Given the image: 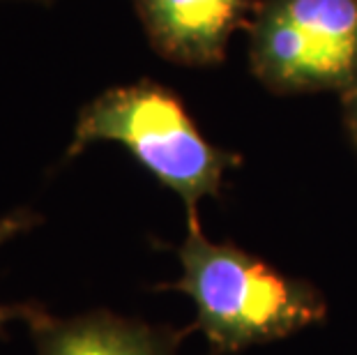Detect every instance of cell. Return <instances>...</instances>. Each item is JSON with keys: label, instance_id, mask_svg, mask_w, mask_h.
I'll return each mask as SVG.
<instances>
[{"label": "cell", "instance_id": "6da1fadb", "mask_svg": "<svg viewBox=\"0 0 357 355\" xmlns=\"http://www.w3.org/2000/svg\"><path fill=\"white\" fill-rule=\"evenodd\" d=\"M182 277L171 289L196 307V328L217 351L284 339L323 321V296L302 279L286 277L258 256L203 236L199 213L187 215V238L178 249Z\"/></svg>", "mask_w": 357, "mask_h": 355}, {"label": "cell", "instance_id": "7a4b0ae2", "mask_svg": "<svg viewBox=\"0 0 357 355\" xmlns=\"http://www.w3.org/2000/svg\"><path fill=\"white\" fill-rule=\"evenodd\" d=\"M113 141L134 155L166 190L196 213L205 196H219L226 169L240 157L212 146L173 90L155 81L104 90L79 111L67 155L77 157L90 143Z\"/></svg>", "mask_w": 357, "mask_h": 355}, {"label": "cell", "instance_id": "3957f363", "mask_svg": "<svg viewBox=\"0 0 357 355\" xmlns=\"http://www.w3.org/2000/svg\"><path fill=\"white\" fill-rule=\"evenodd\" d=\"M249 67L277 95L357 86V0H258Z\"/></svg>", "mask_w": 357, "mask_h": 355}, {"label": "cell", "instance_id": "277c9868", "mask_svg": "<svg viewBox=\"0 0 357 355\" xmlns=\"http://www.w3.org/2000/svg\"><path fill=\"white\" fill-rule=\"evenodd\" d=\"M159 56L185 67L222 63L233 35L249 28L258 0H132Z\"/></svg>", "mask_w": 357, "mask_h": 355}, {"label": "cell", "instance_id": "5b68a950", "mask_svg": "<svg viewBox=\"0 0 357 355\" xmlns=\"http://www.w3.org/2000/svg\"><path fill=\"white\" fill-rule=\"evenodd\" d=\"M37 355H178L180 332L93 312L74 319H53L42 309H26Z\"/></svg>", "mask_w": 357, "mask_h": 355}, {"label": "cell", "instance_id": "8992f818", "mask_svg": "<svg viewBox=\"0 0 357 355\" xmlns=\"http://www.w3.org/2000/svg\"><path fill=\"white\" fill-rule=\"evenodd\" d=\"M33 222L28 213H12L0 219V245L7 243L12 236H17L19 231H24L26 226ZM26 309L28 307H7V305H0V335L5 332V326L14 319H24L26 316Z\"/></svg>", "mask_w": 357, "mask_h": 355}, {"label": "cell", "instance_id": "52a82bcc", "mask_svg": "<svg viewBox=\"0 0 357 355\" xmlns=\"http://www.w3.org/2000/svg\"><path fill=\"white\" fill-rule=\"evenodd\" d=\"M341 109H344V125L357 150V86L341 95Z\"/></svg>", "mask_w": 357, "mask_h": 355}]
</instances>
